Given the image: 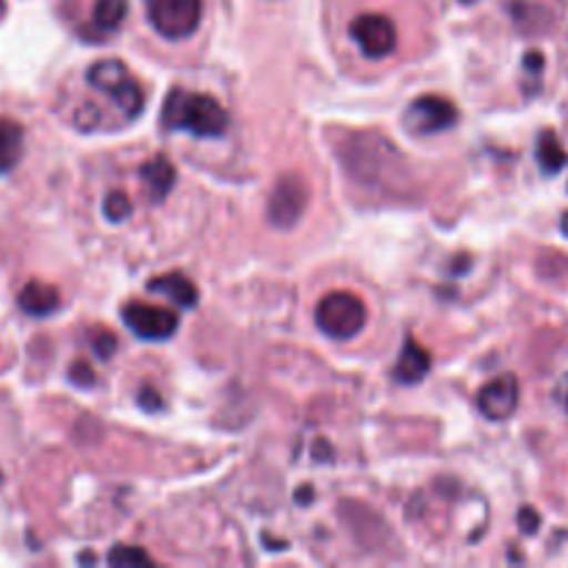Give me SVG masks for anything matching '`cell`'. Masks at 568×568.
Returning <instances> with one entry per match:
<instances>
[{"label":"cell","mask_w":568,"mask_h":568,"mask_svg":"<svg viewBox=\"0 0 568 568\" xmlns=\"http://www.w3.org/2000/svg\"><path fill=\"white\" fill-rule=\"evenodd\" d=\"M227 111L211 94L172 89L161 109V125L166 131H186L200 139H216L227 131Z\"/></svg>","instance_id":"7a4b0ae2"},{"label":"cell","mask_w":568,"mask_h":568,"mask_svg":"<svg viewBox=\"0 0 568 568\" xmlns=\"http://www.w3.org/2000/svg\"><path fill=\"white\" fill-rule=\"evenodd\" d=\"M458 122V109L449 98L442 94H422L410 103L408 114H405V125L414 133H438L449 131Z\"/></svg>","instance_id":"9c48e42d"},{"label":"cell","mask_w":568,"mask_h":568,"mask_svg":"<svg viewBox=\"0 0 568 568\" xmlns=\"http://www.w3.org/2000/svg\"><path fill=\"white\" fill-rule=\"evenodd\" d=\"M3 14H6V0H0V20H3Z\"/></svg>","instance_id":"d4e9b609"},{"label":"cell","mask_w":568,"mask_h":568,"mask_svg":"<svg viewBox=\"0 0 568 568\" xmlns=\"http://www.w3.org/2000/svg\"><path fill=\"white\" fill-rule=\"evenodd\" d=\"M0 483H3V475H0Z\"/></svg>","instance_id":"83f0119b"},{"label":"cell","mask_w":568,"mask_h":568,"mask_svg":"<svg viewBox=\"0 0 568 568\" xmlns=\"http://www.w3.org/2000/svg\"><path fill=\"white\" fill-rule=\"evenodd\" d=\"M22 148H26V131H22L20 122L0 116V175L20 164Z\"/></svg>","instance_id":"9a60e30c"},{"label":"cell","mask_w":568,"mask_h":568,"mask_svg":"<svg viewBox=\"0 0 568 568\" xmlns=\"http://www.w3.org/2000/svg\"><path fill=\"white\" fill-rule=\"evenodd\" d=\"M92 349L98 353V358H111L116 353V336L111 331H98L92 336Z\"/></svg>","instance_id":"ffe728a7"},{"label":"cell","mask_w":568,"mask_h":568,"mask_svg":"<svg viewBox=\"0 0 568 568\" xmlns=\"http://www.w3.org/2000/svg\"><path fill=\"white\" fill-rule=\"evenodd\" d=\"M460 3H466V6H471V3H477V0H460Z\"/></svg>","instance_id":"484cf974"},{"label":"cell","mask_w":568,"mask_h":568,"mask_svg":"<svg viewBox=\"0 0 568 568\" xmlns=\"http://www.w3.org/2000/svg\"><path fill=\"white\" fill-rule=\"evenodd\" d=\"M349 37L355 39L366 59H386L397 48V28L386 14H361L349 26Z\"/></svg>","instance_id":"ba28073f"},{"label":"cell","mask_w":568,"mask_h":568,"mask_svg":"<svg viewBox=\"0 0 568 568\" xmlns=\"http://www.w3.org/2000/svg\"><path fill=\"white\" fill-rule=\"evenodd\" d=\"M566 405H568V377H566Z\"/></svg>","instance_id":"4316f807"},{"label":"cell","mask_w":568,"mask_h":568,"mask_svg":"<svg viewBox=\"0 0 568 568\" xmlns=\"http://www.w3.org/2000/svg\"><path fill=\"white\" fill-rule=\"evenodd\" d=\"M144 6L150 26L172 42L194 37L203 20V0H144Z\"/></svg>","instance_id":"5b68a950"},{"label":"cell","mask_w":568,"mask_h":568,"mask_svg":"<svg viewBox=\"0 0 568 568\" xmlns=\"http://www.w3.org/2000/svg\"><path fill=\"white\" fill-rule=\"evenodd\" d=\"M477 408L491 422L510 419L514 410L519 408V381H516V375H499L491 383H486L477 394Z\"/></svg>","instance_id":"30bf717a"},{"label":"cell","mask_w":568,"mask_h":568,"mask_svg":"<svg viewBox=\"0 0 568 568\" xmlns=\"http://www.w3.org/2000/svg\"><path fill=\"white\" fill-rule=\"evenodd\" d=\"M316 325L336 342L355 338L366 327V305L353 292H331L316 305Z\"/></svg>","instance_id":"277c9868"},{"label":"cell","mask_w":568,"mask_h":568,"mask_svg":"<svg viewBox=\"0 0 568 568\" xmlns=\"http://www.w3.org/2000/svg\"><path fill=\"white\" fill-rule=\"evenodd\" d=\"M70 381L81 388H92L94 383H98V377H94V369L87 361H75V364L70 366Z\"/></svg>","instance_id":"44dd1931"},{"label":"cell","mask_w":568,"mask_h":568,"mask_svg":"<svg viewBox=\"0 0 568 568\" xmlns=\"http://www.w3.org/2000/svg\"><path fill=\"white\" fill-rule=\"evenodd\" d=\"M430 364H433L430 353H427L416 338H408L403 353H399L397 366H394V377H397L403 386H416V383H422L427 377Z\"/></svg>","instance_id":"7c38bea8"},{"label":"cell","mask_w":568,"mask_h":568,"mask_svg":"<svg viewBox=\"0 0 568 568\" xmlns=\"http://www.w3.org/2000/svg\"><path fill=\"white\" fill-rule=\"evenodd\" d=\"M109 564L120 566V568L122 566H128V568H133V566L153 568L155 560L150 558V555L144 552L142 547H128V544H116V547L109 552Z\"/></svg>","instance_id":"ac0fdd59"},{"label":"cell","mask_w":568,"mask_h":568,"mask_svg":"<svg viewBox=\"0 0 568 568\" xmlns=\"http://www.w3.org/2000/svg\"><path fill=\"white\" fill-rule=\"evenodd\" d=\"M133 205H131V197H128L125 192H120V189H114V192L105 194L103 200V214L109 222H125L128 216H131Z\"/></svg>","instance_id":"d6986e66"},{"label":"cell","mask_w":568,"mask_h":568,"mask_svg":"<svg viewBox=\"0 0 568 568\" xmlns=\"http://www.w3.org/2000/svg\"><path fill=\"white\" fill-rule=\"evenodd\" d=\"M139 175H142L144 192H148V197L153 200V203H164L166 194L172 192V186H175L178 181L175 164H172L166 155H153L150 161H144Z\"/></svg>","instance_id":"8fae6325"},{"label":"cell","mask_w":568,"mask_h":568,"mask_svg":"<svg viewBox=\"0 0 568 568\" xmlns=\"http://www.w3.org/2000/svg\"><path fill=\"white\" fill-rule=\"evenodd\" d=\"M536 159H538V164H541V170L547 172V175H555V172H560L568 164V153L564 150V144H560V139L555 136L552 131H544L541 136H538Z\"/></svg>","instance_id":"2e32d148"},{"label":"cell","mask_w":568,"mask_h":568,"mask_svg":"<svg viewBox=\"0 0 568 568\" xmlns=\"http://www.w3.org/2000/svg\"><path fill=\"white\" fill-rule=\"evenodd\" d=\"M305 205H308V186L303 178L288 172V175L277 178V183L272 186L270 200H266V220L270 225L288 231L303 220Z\"/></svg>","instance_id":"8992f818"},{"label":"cell","mask_w":568,"mask_h":568,"mask_svg":"<svg viewBox=\"0 0 568 568\" xmlns=\"http://www.w3.org/2000/svg\"><path fill=\"white\" fill-rule=\"evenodd\" d=\"M560 231H564L566 236H568V211L564 214V220H560Z\"/></svg>","instance_id":"cb8c5ba5"},{"label":"cell","mask_w":568,"mask_h":568,"mask_svg":"<svg viewBox=\"0 0 568 568\" xmlns=\"http://www.w3.org/2000/svg\"><path fill=\"white\" fill-rule=\"evenodd\" d=\"M17 303H20V308L26 311V314L50 316L53 311H59L61 297H59V292L50 286V283L31 281V283H26V286H22L20 300H17Z\"/></svg>","instance_id":"5bb4252c"},{"label":"cell","mask_w":568,"mask_h":568,"mask_svg":"<svg viewBox=\"0 0 568 568\" xmlns=\"http://www.w3.org/2000/svg\"><path fill=\"white\" fill-rule=\"evenodd\" d=\"M122 320L144 342H166L178 333V316L172 314V308H161V305L133 300L122 308Z\"/></svg>","instance_id":"52a82bcc"},{"label":"cell","mask_w":568,"mask_h":568,"mask_svg":"<svg viewBox=\"0 0 568 568\" xmlns=\"http://www.w3.org/2000/svg\"><path fill=\"white\" fill-rule=\"evenodd\" d=\"M519 525H521V532L532 536V532H538V527H541V516H538L532 508H521L519 510Z\"/></svg>","instance_id":"603a6c76"},{"label":"cell","mask_w":568,"mask_h":568,"mask_svg":"<svg viewBox=\"0 0 568 568\" xmlns=\"http://www.w3.org/2000/svg\"><path fill=\"white\" fill-rule=\"evenodd\" d=\"M148 292L164 294V297H170L172 303L181 305V308H194V305L200 303L197 286H194L183 272H166V275L153 277V281L148 283Z\"/></svg>","instance_id":"4fadbf2b"},{"label":"cell","mask_w":568,"mask_h":568,"mask_svg":"<svg viewBox=\"0 0 568 568\" xmlns=\"http://www.w3.org/2000/svg\"><path fill=\"white\" fill-rule=\"evenodd\" d=\"M128 17V0H98L94 3V26L100 31H116Z\"/></svg>","instance_id":"e0dca14e"},{"label":"cell","mask_w":568,"mask_h":568,"mask_svg":"<svg viewBox=\"0 0 568 568\" xmlns=\"http://www.w3.org/2000/svg\"><path fill=\"white\" fill-rule=\"evenodd\" d=\"M87 81L89 87L98 89L100 94L111 98V103L116 105V111H120L128 122L142 116L144 89L120 59H103L98 61V64H92L87 72Z\"/></svg>","instance_id":"3957f363"},{"label":"cell","mask_w":568,"mask_h":568,"mask_svg":"<svg viewBox=\"0 0 568 568\" xmlns=\"http://www.w3.org/2000/svg\"><path fill=\"white\" fill-rule=\"evenodd\" d=\"M344 172L369 192L403 194L414 186L408 161L397 144L377 131H355L338 148Z\"/></svg>","instance_id":"6da1fadb"},{"label":"cell","mask_w":568,"mask_h":568,"mask_svg":"<svg viewBox=\"0 0 568 568\" xmlns=\"http://www.w3.org/2000/svg\"><path fill=\"white\" fill-rule=\"evenodd\" d=\"M139 408L150 410V414H161L164 410V399H161V394L153 386H144L139 392Z\"/></svg>","instance_id":"7402d4cb"}]
</instances>
